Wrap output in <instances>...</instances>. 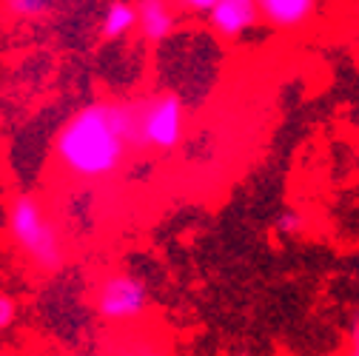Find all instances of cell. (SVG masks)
Masks as SVG:
<instances>
[{
    "label": "cell",
    "mask_w": 359,
    "mask_h": 356,
    "mask_svg": "<svg viewBox=\"0 0 359 356\" xmlns=\"http://www.w3.org/2000/svg\"><path fill=\"white\" fill-rule=\"evenodd\" d=\"M302 228H305V217L297 214V211H283L277 217V222H274V231L280 237H297Z\"/></svg>",
    "instance_id": "cell-10"
},
{
    "label": "cell",
    "mask_w": 359,
    "mask_h": 356,
    "mask_svg": "<svg viewBox=\"0 0 359 356\" xmlns=\"http://www.w3.org/2000/svg\"><path fill=\"white\" fill-rule=\"evenodd\" d=\"M259 15L280 32H299L317 15V0H257Z\"/></svg>",
    "instance_id": "cell-6"
},
{
    "label": "cell",
    "mask_w": 359,
    "mask_h": 356,
    "mask_svg": "<svg viewBox=\"0 0 359 356\" xmlns=\"http://www.w3.org/2000/svg\"><path fill=\"white\" fill-rule=\"evenodd\" d=\"M262 20L257 0H217L208 9V26L222 40H240Z\"/></svg>",
    "instance_id": "cell-5"
},
{
    "label": "cell",
    "mask_w": 359,
    "mask_h": 356,
    "mask_svg": "<svg viewBox=\"0 0 359 356\" xmlns=\"http://www.w3.org/2000/svg\"><path fill=\"white\" fill-rule=\"evenodd\" d=\"M9 237L20 254L40 271H57L63 265V237L57 222L32 194H18L9 205Z\"/></svg>",
    "instance_id": "cell-2"
},
{
    "label": "cell",
    "mask_w": 359,
    "mask_h": 356,
    "mask_svg": "<svg viewBox=\"0 0 359 356\" xmlns=\"http://www.w3.org/2000/svg\"><path fill=\"white\" fill-rule=\"evenodd\" d=\"M131 106L88 103L57 131L55 160L74 180H106L131 149Z\"/></svg>",
    "instance_id": "cell-1"
},
{
    "label": "cell",
    "mask_w": 359,
    "mask_h": 356,
    "mask_svg": "<svg viewBox=\"0 0 359 356\" xmlns=\"http://www.w3.org/2000/svg\"><path fill=\"white\" fill-rule=\"evenodd\" d=\"M97 314L109 322H134L149 310V288L128 274H111L97 285Z\"/></svg>",
    "instance_id": "cell-4"
},
{
    "label": "cell",
    "mask_w": 359,
    "mask_h": 356,
    "mask_svg": "<svg viewBox=\"0 0 359 356\" xmlns=\"http://www.w3.org/2000/svg\"><path fill=\"white\" fill-rule=\"evenodd\" d=\"M15 314H18V308H15V299L9 294H0V331L9 328L15 322Z\"/></svg>",
    "instance_id": "cell-11"
},
{
    "label": "cell",
    "mask_w": 359,
    "mask_h": 356,
    "mask_svg": "<svg viewBox=\"0 0 359 356\" xmlns=\"http://www.w3.org/2000/svg\"><path fill=\"white\" fill-rule=\"evenodd\" d=\"M345 342H348V353L359 356V317H353L348 322V331H345Z\"/></svg>",
    "instance_id": "cell-12"
},
{
    "label": "cell",
    "mask_w": 359,
    "mask_h": 356,
    "mask_svg": "<svg viewBox=\"0 0 359 356\" xmlns=\"http://www.w3.org/2000/svg\"><path fill=\"white\" fill-rule=\"evenodd\" d=\"M214 4H217V0H177L180 9H186V12H205V15H208V9Z\"/></svg>",
    "instance_id": "cell-13"
},
{
    "label": "cell",
    "mask_w": 359,
    "mask_h": 356,
    "mask_svg": "<svg viewBox=\"0 0 359 356\" xmlns=\"http://www.w3.org/2000/svg\"><path fill=\"white\" fill-rule=\"evenodd\" d=\"M177 26L168 0H137V29L146 40L163 43Z\"/></svg>",
    "instance_id": "cell-7"
},
{
    "label": "cell",
    "mask_w": 359,
    "mask_h": 356,
    "mask_svg": "<svg viewBox=\"0 0 359 356\" xmlns=\"http://www.w3.org/2000/svg\"><path fill=\"white\" fill-rule=\"evenodd\" d=\"M6 9L20 20H32V18L46 15L49 0H6Z\"/></svg>",
    "instance_id": "cell-9"
},
{
    "label": "cell",
    "mask_w": 359,
    "mask_h": 356,
    "mask_svg": "<svg viewBox=\"0 0 359 356\" xmlns=\"http://www.w3.org/2000/svg\"><path fill=\"white\" fill-rule=\"evenodd\" d=\"M131 146L151 149V151H171L183 140L186 111L174 95H160L131 106Z\"/></svg>",
    "instance_id": "cell-3"
},
{
    "label": "cell",
    "mask_w": 359,
    "mask_h": 356,
    "mask_svg": "<svg viewBox=\"0 0 359 356\" xmlns=\"http://www.w3.org/2000/svg\"><path fill=\"white\" fill-rule=\"evenodd\" d=\"M134 29H137V6L126 4V0H114L103 15V34L117 40V37H126L128 32H134Z\"/></svg>",
    "instance_id": "cell-8"
}]
</instances>
